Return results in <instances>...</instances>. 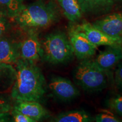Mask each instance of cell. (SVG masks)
<instances>
[{"instance_id":"17","label":"cell","mask_w":122,"mask_h":122,"mask_svg":"<svg viewBox=\"0 0 122 122\" xmlns=\"http://www.w3.org/2000/svg\"><path fill=\"white\" fill-rule=\"evenodd\" d=\"M23 0H0V10L13 19L24 6Z\"/></svg>"},{"instance_id":"7","label":"cell","mask_w":122,"mask_h":122,"mask_svg":"<svg viewBox=\"0 0 122 122\" xmlns=\"http://www.w3.org/2000/svg\"><path fill=\"white\" fill-rule=\"evenodd\" d=\"M24 39L19 41V58L35 62L41 58V44L37 31H27Z\"/></svg>"},{"instance_id":"6","label":"cell","mask_w":122,"mask_h":122,"mask_svg":"<svg viewBox=\"0 0 122 122\" xmlns=\"http://www.w3.org/2000/svg\"><path fill=\"white\" fill-rule=\"evenodd\" d=\"M48 88L56 98L63 102L71 101L80 95L79 89L71 81L61 76L50 79Z\"/></svg>"},{"instance_id":"10","label":"cell","mask_w":122,"mask_h":122,"mask_svg":"<svg viewBox=\"0 0 122 122\" xmlns=\"http://www.w3.org/2000/svg\"><path fill=\"white\" fill-rule=\"evenodd\" d=\"M93 59L102 69L109 72L122 60V45L107 46Z\"/></svg>"},{"instance_id":"3","label":"cell","mask_w":122,"mask_h":122,"mask_svg":"<svg viewBox=\"0 0 122 122\" xmlns=\"http://www.w3.org/2000/svg\"><path fill=\"white\" fill-rule=\"evenodd\" d=\"M41 44V58L53 65L66 64L74 59L72 45L66 33L55 31L44 37Z\"/></svg>"},{"instance_id":"16","label":"cell","mask_w":122,"mask_h":122,"mask_svg":"<svg viewBox=\"0 0 122 122\" xmlns=\"http://www.w3.org/2000/svg\"><path fill=\"white\" fill-rule=\"evenodd\" d=\"M15 67L0 62V93L13 86L15 79Z\"/></svg>"},{"instance_id":"19","label":"cell","mask_w":122,"mask_h":122,"mask_svg":"<svg viewBox=\"0 0 122 122\" xmlns=\"http://www.w3.org/2000/svg\"><path fill=\"white\" fill-rule=\"evenodd\" d=\"M97 122H122L120 119L117 117L113 112L108 110H102L96 116L94 119Z\"/></svg>"},{"instance_id":"4","label":"cell","mask_w":122,"mask_h":122,"mask_svg":"<svg viewBox=\"0 0 122 122\" xmlns=\"http://www.w3.org/2000/svg\"><path fill=\"white\" fill-rule=\"evenodd\" d=\"M109 72L99 67L93 59H84L75 68V82L84 91L89 92L102 91L106 88Z\"/></svg>"},{"instance_id":"21","label":"cell","mask_w":122,"mask_h":122,"mask_svg":"<svg viewBox=\"0 0 122 122\" xmlns=\"http://www.w3.org/2000/svg\"><path fill=\"white\" fill-rule=\"evenodd\" d=\"M108 106L118 115L122 117V96H118L110 99L107 102Z\"/></svg>"},{"instance_id":"18","label":"cell","mask_w":122,"mask_h":122,"mask_svg":"<svg viewBox=\"0 0 122 122\" xmlns=\"http://www.w3.org/2000/svg\"><path fill=\"white\" fill-rule=\"evenodd\" d=\"M11 98L6 94H0V122H11V111L14 105Z\"/></svg>"},{"instance_id":"2","label":"cell","mask_w":122,"mask_h":122,"mask_svg":"<svg viewBox=\"0 0 122 122\" xmlns=\"http://www.w3.org/2000/svg\"><path fill=\"white\" fill-rule=\"evenodd\" d=\"M60 12L57 4L53 0H37L24 5L13 19L24 31H37L48 28L57 22Z\"/></svg>"},{"instance_id":"5","label":"cell","mask_w":122,"mask_h":122,"mask_svg":"<svg viewBox=\"0 0 122 122\" xmlns=\"http://www.w3.org/2000/svg\"><path fill=\"white\" fill-rule=\"evenodd\" d=\"M68 36L75 56L79 59L89 58L96 53L97 46L93 44L85 33L76 26L70 27Z\"/></svg>"},{"instance_id":"11","label":"cell","mask_w":122,"mask_h":122,"mask_svg":"<svg viewBox=\"0 0 122 122\" xmlns=\"http://www.w3.org/2000/svg\"><path fill=\"white\" fill-rule=\"evenodd\" d=\"M9 34L0 37V62L14 66L19 58V41Z\"/></svg>"},{"instance_id":"12","label":"cell","mask_w":122,"mask_h":122,"mask_svg":"<svg viewBox=\"0 0 122 122\" xmlns=\"http://www.w3.org/2000/svg\"><path fill=\"white\" fill-rule=\"evenodd\" d=\"M15 102L14 109L28 117L35 122L40 121L49 115L48 110L37 101H15Z\"/></svg>"},{"instance_id":"20","label":"cell","mask_w":122,"mask_h":122,"mask_svg":"<svg viewBox=\"0 0 122 122\" xmlns=\"http://www.w3.org/2000/svg\"><path fill=\"white\" fill-rule=\"evenodd\" d=\"M10 18L0 10V37L10 33L11 28Z\"/></svg>"},{"instance_id":"8","label":"cell","mask_w":122,"mask_h":122,"mask_svg":"<svg viewBox=\"0 0 122 122\" xmlns=\"http://www.w3.org/2000/svg\"><path fill=\"white\" fill-rule=\"evenodd\" d=\"M76 27L83 32L88 39L97 47L102 45H122V39L109 36L89 22H84Z\"/></svg>"},{"instance_id":"22","label":"cell","mask_w":122,"mask_h":122,"mask_svg":"<svg viewBox=\"0 0 122 122\" xmlns=\"http://www.w3.org/2000/svg\"><path fill=\"white\" fill-rule=\"evenodd\" d=\"M12 122H35L34 120L22 114L17 110L13 108L11 111Z\"/></svg>"},{"instance_id":"23","label":"cell","mask_w":122,"mask_h":122,"mask_svg":"<svg viewBox=\"0 0 122 122\" xmlns=\"http://www.w3.org/2000/svg\"><path fill=\"white\" fill-rule=\"evenodd\" d=\"M114 81L117 88L122 90V60L116 67L114 72Z\"/></svg>"},{"instance_id":"9","label":"cell","mask_w":122,"mask_h":122,"mask_svg":"<svg viewBox=\"0 0 122 122\" xmlns=\"http://www.w3.org/2000/svg\"><path fill=\"white\" fill-rule=\"evenodd\" d=\"M92 25L111 37L122 39V13H113L97 20Z\"/></svg>"},{"instance_id":"1","label":"cell","mask_w":122,"mask_h":122,"mask_svg":"<svg viewBox=\"0 0 122 122\" xmlns=\"http://www.w3.org/2000/svg\"><path fill=\"white\" fill-rule=\"evenodd\" d=\"M15 79L11 97L14 101L39 102L46 93V80L34 62L19 58L15 65Z\"/></svg>"},{"instance_id":"14","label":"cell","mask_w":122,"mask_h":122,"mask_svg":"<svg viewBox=\"0 0 122 122\" xmlns=\"http://www.w3.org/2000/svg\"><path fill=\"white\" fill-rule=\"evenodd\" d=\"M66 18L75 23L81 18L82 14L77 0H57Z\"/></svg>"},{"instance_id":"13","label":"cell","mask_w":122,"mask_h":122,"mask_svg":"<svg viewBox=\"0 0 122 122\" xmlns=\"http://www.w3.org/2000/svg\"><path fill=\"white\" fill-rule=\"evenodd\" d=\"M82 14L98 15L108 13L113 7L115 0H77Z\"/></svg>"},{"instance_id":"15","label":"cell","mask_w":122,"mask_h":122,"mask_svg":"<svg viewBox=\"0 0 122 122\" xmlns=\"http://www.w3.org/2000/svg\"><path fill=\"white\" fill-rule=\"evenodd\" d=\"M94 119L83 110H74L59 114L53 119L55 122H91Z\"/></svg>"}]
</instances>
